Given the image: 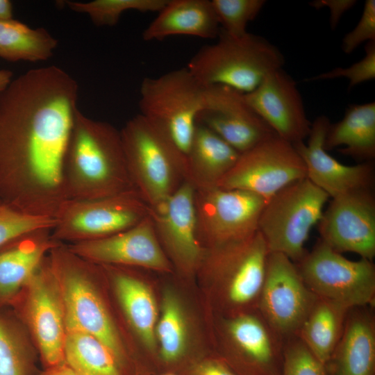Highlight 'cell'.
<instances>
[{
    "mask_svg": "<svg viewBox=\"0 0 375 375\" xmlns=\"http://www.w3.org/2000/svg\"><path fill=\"white\" fill-rule=\"evenodd\" d=\"M356 3V1L353 0H321L311 2L310 5L316 8H320L322 6H326L330 8V24L332 29H334L337 26L343 13L353 7Z\"/></svg>",
    "mask_w": 375,
    "mask_h": 375,
    "instance_id": "39",
    "label": "cell"
},
{
    "mask_svg": "<svg viewBox=\"0 0 375 375\" xmlns=\"http://www.w3.org/2000/svg\"><path fill=\"white\" fill-rule=\"evenodd\" d=\"M329 196L308 178L286 186L268 199L258 231L269 253L285 255L294 263L307 252L305 244L320 221Z\"/></svg>",
    "mask_w": 375,
    "mask_h": 375,
    "instance_id": "6",
    "label": "cell"
},
{
    "mask_svg": "<svg viewBox=\"0 0 375 375\" xmlns=\"http://www.w3.org/2000/svg\"><path fill=\"white\" fill-rule=\"evenodd\" d=\"M22 293L26 320L44 362L48 367L65 362V313L49 257L44 259Z\"/></svg>",
    "mask_w": 375,
    "mask_h": 375,
    "instance_id": "14",
    "label": "cell"
},
{
    "mask_svg": "<svg viewBox=\"0 0 375 375\" xmlns=\"http://www.w3.org/2000/svg\"><path fill=\"white\" fill-rule=\"evenodd\" d=\"M197 375H236L226 365L218 361H207L197 369Z\"/></svg>",
    "mask_w": 375,
    "mask_h": 375,
    "instance_id": "40",
    "label": "cell"
},
{
    "mask_svg": "<svg viewBox=\"0 0 375 375\" xmlns=\"http://www.w3.org/2000/svg\"><path fill=\"white\" fill-rule=\"evenodd\" d=\"M340 147V153L362 162L374 158V101L349 105L343 118L329 124L324 147L328 151Z\"/></svg>",
    "mask_w": 375,
    "mask_h": 375,
    "instance_id": "27",
    "label": "cell"
},
{
    "mask_svg": "<svg viewBox=\"0 0 375 375\" xmlns=\"http://www.w3.org/2000/svg\"><path fill=\"white\" fill-rule=\"evenodd\" d=\"M51 228L26 233L0 249V304L15 303L46 254L62 244Z\"/></svg>",
    "mask_w": 375,
    "mask_h": 375,
    "instance_id": "22",
    "label": "cell"
},
{
    "mask_svg": "<svg viewBox=\"0 0 375 375\" xmlns=\"http://www.w3.org/2000/svg\"><path fill=\"white\" fill-rule=\"evenodd\" d=\"M12 80V72L8 69H0V94Z\"/></svg>",
    "mask_w": 375,
    "mask_h": 375,
    "instance_id": "43",
    "label": "cell"
},
{
    "mask_svg": "<svg viewBox=\"0 0 375 375\" xmlns=\"http://www.w3.org/2000/svg\"><path fill=\"white\" fill-rule=\"evenodd\" d=\"M320 240L335 251L375 256V197L372 189L333 198L319 222Z\"/></svg>",
    "mask_w": 375,
    "mask_h": 375,
    "instance_id": "15",
    "label": "cell"
},
{
    "mask_svg": "<svg viewBox=\"0 0 375 375\" xmlns=\"http://www.w3.org/2000/svg\"><path fill=\"white\" fill-rule=\"evenodd\" d=\"M295 265L306 286L317 297L349 309L372 307L375 267L372 260H351L320 239Z\"/></svg>",
    "mask_w": 375,
    "mask_h": 375,
    "instance_id": "8",
    "label": "cell"
},
{
    "mask_svg": "<svg viewBox=\"0 0 375 375\" xmlns=\"http://www.w3.org/2000/svg\"><path fill=\"white\" fill-rule=\"evenodd\" d=\"M101 266L110 274L116 295L131 326L149 349H155L158 312L149 286L122 266Z\"/></svg>",
    "mask_w": 375,
    "mask_h": 375,
    "instance_id": "26",
    "label": "cell"
},
{
    "mask_svg": "<svg viewBox=\"0 0 375 375\" xmlns=\"http://www.w3.org/2000/svg\"><path fill=\"white\" fill-rule=\"evenodd\" d=\"M167 375H172V374H167Z\"/></svg>",
    "mask_w": 375,
    "mask_h": 375,
    "instance_id": "44",
    "label": "cell"
},
{
    "mask_svg": "<svg viewBox=\"0 0 375 375\" xmlns=\"http://www.w3.org/2000/svg\"><path fill=\"white\" fill-rule=\"evenodd\" d=\"M67 247L78 256L99 265L172 271L150 215L136 225L111 236L72 243Z\"/></svg>",
    "mask_w": 375,
    "mask_h": 375,
    "instance_id": "17",
    "label": "cell"
},
{
    "mask_svg": "<svg viewBox=\"0 0 375 375\" xmlns=\"http://www.w3.org/2000/svg\"><path fill=\"white\" fill-rule=\"evenodd\" d=\"M371 308L349 310L341 338L325 364L326 375H374L375 320Z\"/></svg>",
    "mask_w": 375,
    "mask_h": 375,
    "instance_id": "23",
    "label": "cell"
},
{
    "mask_svg": "<svg viewBox=\"0 0 375 375\" xmlns=\"http://www.w3.org/2000/svg\"><path fill=\"white\" fill-rule=\"evenodd\" d=\"M244 97L278 137L293 144L308 138L312 123L296 81L283 68L269 73L255 90Z\"/></svg>",
    "mask_w": 375,
    "mask_h": 375,
    "instance_id": "19",
    "label": "cell"
},
{
    "mask_svg": "<svg viewBox=\"0 0 375 375\" xmlns=\"http://www.w3.org/2000/svg\"><path fill=\"white\" fill-rule=\"evenodd\" d=\"M120 133L133 184L150 208L165 201L187 181L185 156L156 124L138 114Z\"/></svg>",
    "mask_w": 375,
    "mask_h": 375,
    "instance_id": "3",
    "label": "cell"
},
{
    "mask_svg": "<svg viewBox=\"0 0 375 375\" xmlns=\"http://www.w3.org/2000/svg\"><path fill=\"white\" fill-rule=\"evenodd\" d=\"M317 298L292 260L269 253L258 311L284 342L297 335Z\"/></svg>",
    "mask_w": 375,
    "mask_h": 375,
    "instance_id": "12",
    "label": "cell"
},
{
    "mask_svg": "<svg viewBox=\"0 0 375 375\" xmlns=\"http://www.w3.org/2000/svg\"><path fill=\"white\" fill-rule=\"evenodd\" d=\"M65 362L80 375H122L117 359L99 339L81 331L67 328Z\"/></svg>",
    "mask_w": 375,
    "mask_h": 375,
    "instance_id": "30",
    "label": "cell"
},
{
    "mask_svg": "<svg viewBox=\"0 0 375 375\" xmlns=\"http://www.w3.org/2000/svg\"><path fill=\"white\" fill-rule=\"evenodd\" d=\"M78 85L51 65L12 79L0 94V202L54 218L69 199L64 166Z\"/></svg>",
    "mask_w": 375,
    "mask_h": 375,
    "instance_id": "1",
    "label": "cell"
},
{
    "mask_svg": "<svg viewBox=\"0 0 375 375\" xmlns=\"http://www.w3.org/2000/svg\"><path fill=\"white\" fill-rule=\"evenodd\" d=\"M64 178L69 199H96L136 191L120 131L78 110L67 149Z\"/></svg>",
    "mask_w": 375,
    "mask_h": 375,
    "instance_id": "2",
    "label": "cell"
},
{
    "mask_svg": "<svg viewBox=\"0 0 375 375\" xmlns=\"http://www.w3.org/2000/svg\"><path fill=\"white\" fill-rule=\"evenodd\" d=\"M330 124L326 116H318L311 124L307 143L294 144L305 164L306 178L332 199L356 190L372 189L375 178L372 160L346 165L325 150L324 142Z\"/></svg>",
    "mask_w": 375,
    "mask_h": 375,
    "instance_id": "20",
    "label": "cell"
},
{
    "mask_svg": "<svg viewBox=\"0 0 375 375\" xmlns=\"http://www.w3.org/2000/svg\"><path fill=\"white\" fill-rule=\"evenodd\" d=\"M194 192V187L185 181L165 201L150 208L149 212L162 248H166L185 273L200 266L205 251L197 233Z\"/></svg>",
    "mask_w": 375,
    "mask_h": 375,
    "instance_id": "18",
    "label": "cell"
},
{
    "mask_svg": "<svg viewBox=\"0 0 375 375\" xmlns=\"http://www.w3.org/2000/svg\"><path fill=\"white\" fill-rule=\"evenodd\" d=\"M40 375H80L65 362L49 367Z\"/></svg>",
    "mask_w": 375,
    "mask_h": 375,
    "instance_id": "41",
    "label": "cell"
},
{
    "mask_svg": "<svg viewBox=\"0 0 375 375\" xmlns=\"http://www.w3.org/2000/svg\"><path fill=\"white\" fill-rule=\"evenodd\" d=\"M197 123L212 131L240 153L276 135L247 103L243 93L225 85L205 87Z\"/></svg>",
    "mask_w": 375,
    "mask_h": 375,
    "instance_id": "16",
    "label": "cell"
},
{
    "mask_svg": "<svg viewBox=\"0 0 375 375\" xmlns=\"http://www.w3.org/2000/svg\"><path fill=\"white\" fill-rule=\"evenodd\" d=\"M240 153L205 126L197 123L186 156L188 182L195 189L217 186Z\"/></svg>",
    "mask_w": 375,
    "mask_h": 375,
    "instance_id": "25",
    "label": "cell"
},
{
    "mask_svg": "<svg viewBox=\"0 0 375 375\" xmlns=\"http://www.w3.org/2000/svg\"><path fill=\"white\" fill-rule=\"evenodd\" d=\"M266 200L244 190L217 186L195 189L197 233L210 247L246 239L258 231Z\"/></svg>",
    "mask_w": 375,
    "mask_h": 375,
    "instance_id": "11",
    "label": "cell"
},
{
    "mask_svg": "<svg viewBox=\"0 0 375 375\" xmlns=\"http://www.w3.org/2000/svg\"><path fill=\"white\" fill-rule=\"evenodd\" d=\"M0 375H26L22 345L12 324L0 315Z\"/></svg>",
    "mask_w": 375,
    "mask_h": 375,
    "instance_id": "36",
    "label": "cell"
},
{
    "mask_svg": "<svg viewBox=\"0 0 375 375\" xmlns=\"http://www.w3.org/2000/svg\"><path fill=\"white\" fill-rule=\"evenodd\" d=\"M224 327L231 347L253 375H281L285 342L258 310L232 316Z\"/></svg>",
    "mask_w": 375,
    "mask_h": 375,
    "instance_id": "21",
    "label": "cell"
},
{
    "mask_svg": "<svg viewBox=\"0 0 375 375\" xmlns=\"http://www.w3.org/2000/svg\"><path fill=\"white\" fill-rule=\"evenodd\" d=\"M156 335L165 362H174L181 357L187 343L186 325L181 303L172 290H167L163 294L162 314Z\"/></svg>",
    "mask_w": 375,
    "mask_h": 375,
    "instance_id": "31",
    "label": "cell"
},
{
    "mask_svg": "<svg viewBox=\"0 0 375 375\" xmlns=\"http://www.w3.org/2000/svg\"><path fill=\"white\" fill-rule=\"evenodd\" d=\"M220 29L211 1L168 0L144 30L142 38L147 42L173 35L212 39Z\"/></svg>",
    "mask_w": 375,
    "mask_h": 375,
    "instance_id": "24",
    "label": "cell"
},
{
    "mask_svg": "<svg viewBox=\"0 0 375 375\" xmlns=\"http://www.w3.org/2000/svg\"><path fill=\"white\" fill-rule=\"evenodd\" d=\"M365 42H375L374 0L365 1L359 22L342 39V49L349 54Z\"/></svg>",
    "mask_w": 375,
    "mask_h": 375,
    "instance_id": "38",
    "label": "cell"
},
{
    "mask_svg": "<svg viewBox=\"0 0 375 375\" xmlns=\"http://www.w3.org/2000/svg\"><path fill=\"white\" fill-rule=\"evenodd\" d=\"M304 178L306 166L294 144L276 135L240 153L217 186L249 192L267 201Z\"/></svg>",
    "mask_w": 375,
    "mask_h": 375,
    "instance_id": "10",
    "label": "cell"
},
{
    "mask_svg": "<svg viewBox=\"0 0 375 375\" xmlns=\"http://www.w3.org/2000/svg\"><path fill=\"white\" fill-rule=\"evenodd\" d=\"M55 224L54 218L27 215L0 202V249L26 233L52 229Z\"/></svg>",
    "mask_w": 375,
    "mask_h": 375,
    "instance_id": "34",
    "label": "cell"
},
{
    "mask_svg": "<svg viewBox=\"0 0 375 375\" xmlns=\"http://www.w3.org/2000/svg\"><path fill=\"white\" fill-rule=\"evenodd\" d=\"M58 40L44 28H31L12 18L0 19V58L38 62L53 56Z\"/></svg>",
    "mask_w": 375,
    "mask_h": 375,
    "instance_id": "29",
    "label": "cell"
},
{
    "mask_svg": "<svg viewBox=\"0 0 375 375\" xmlns=\"http://www.w3.org/2000/svg\"><path fill=\"white\" fill-rule=\"evenodd\" d=\"M149 212L137 191L96 199H68L54 217L51 237L72 244L105 238L136 225Z\"/></svg>",
    "mask_w": 375,
    "mask_h": 375,
    "instance_id": "9",
    "label": "cell"
},
{
    "mask_svg": "<svg viewBox=\"0 0 375 375\" xmlns=\"http://www.w3.org/2000/svg\"><path fill=\"white\" fill-rule=\"evenodd\" d=\"M363 58L349 67H337L328 72L314 76L310 81L346 78L349 81V90L362 83L375 78V42H369L365 47Z\"/></svg>",
    "mask_w": 375,
    "mask_h": 375,
    "instance_id": "37",
    "label": "cell"
},
{
    "mask_svg": "<svg viewBox=\"0 0 375 375\" xmlns=\"http://www.w3.org/2000/svg\"><path fill=\"white\" fill-rule=\"evenodd\" d=\"M284 63L282 53L265 38L249 32L234 37L220 29L217 41L201 47L186 67L203 87L225 85L247 94Z\"/></svg>",
    "mask_w": 375,
    "mask_h": 375,
    "instance_id": "4",
    "label": "cell"
},
{
    "mask_svg": "<svg viewBox=\"0 0 375 375\" xmlns=\"http://www.w3.org/2000/svg\"><path fill=\"white\" fill-rule=\"evenodd\" d=\"M281 375H326L325 365L299 337L285 342Z\"/></svg>",
    "mask_w": 375,
    "mask_h": 375,
    "instance_id": "35",
    "label": "cell"
},
{
    "mask_svg": "<svg viewBox=\"0 0 375 375\" xmlns=\"http://www.w3.org/2000/svg\"><path fill=\"white\" fill-rule=\"evenodd\" d=\"M221 29L234 37L247 34L249 22L253 20L266 3L265 0H212Z\"/></svg>",
    "mask_w": 375,
    "mask_h": 375,
    "instance_id": "33",
    "label": "cell"
},
{
    "mask_svg": "<svg viewBox=\"0 0 375 375\" xmlns=\"http://www.w3.org/2000/svg\"><path fill=\"white\" fill-rule=\"evenodd\" d=\"M168 0H94L88 2L67 1L69 8L88 15L97 26H115L122 14L134 10L159 12Z\"/></svg>",
    "mask_w": 375,
    "mask_h": 375,
    "instance_id": "32",
    "label": "cell"
},
{
    "mask_svg": "<svg viewBox=\"0 0 375 375\" xmlns=\"http://www.w3.org/2000/svg\"><path fill=\"white\" fill-rule=\"evenodd\" d=\"M349 310L317 297L297 333V336L324 365L341 338Z\"/></svg>",
    "mask_w": 375,
    "mask_h": 375,
    "instance_id": "28",
    "label": "cell"
},
{
    "mask_svg": "<svg viewBox=\"0 0 375 375\" xmlns=\"http://www.w3.org/2000/svg\"><path fill=\"white\" fill-rule=\"evenodd\" d=\"M12 4L9 0H0V19L12 18Z\"/></svg>",
    "mask_w": 375,
    "mask_h": 375,
    "instance_id": "42",
    "label": "cell"
},
{
    "mask_svg": "<svg viewBox=\"0 0 375 375\" xmlns=\"http://www.w3.org/2000/svg\"><path fill=\"white\" fill-rule=\"evenodd\" d=\"M204 88L187 67L146 77L140 85V114L159 126L185 157L203 106Z\"/></svg>",
    "mask_w": 375,
    "mask_h": 375,
    "instance_id": "7",
    "label": "cell"
},
{
    "mask_svg": "<svg viewBox=\"0 0 375 375\" xmlns=\"http://www.w3.org/2000/svg\"><path fill=\"white\" fill-rule=\"evenodd\" d=\"M49 258L62 299L66 329L81 331L97 338L122 365L124 346L94 282L97 264L78 256L62 244L50 251Z\"/></svg>",
    "mask_w": 375,
    "mask_h": 375,
    "instance_id": "5",
    "label": "cell"
},
{
    "mask_svg": "<svg viewBox=\"0 0 375 375\" xmlns=\"http://www.w3.org/2000/svg\"><path fill=\"white\" fill-rule=\"evenodd\" d=\"M268 255L258 231L246 239L209 248L203 260L222 282L226 303L235 308L258 310Z\"/></svg>",
    "mask_w": 375,
    "mask_h": 375,
    "instance_id": "13",
    "label": "cell"
}]
</instances>
